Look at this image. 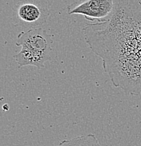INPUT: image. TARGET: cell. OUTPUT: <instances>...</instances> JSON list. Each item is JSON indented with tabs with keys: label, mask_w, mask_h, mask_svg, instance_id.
<instances>
[{
	"label": "cell",
	"mask_w": 141,
	"mask_h": 146,
	"mask_svg": "<svg viewBox=\"0 0 141 146\" xmlns=\"http://www.w3.org/2000/svg\"><path fill=\"white\" fill-rule=\"evenodd\" d=\"M107 19L87 23L86 42L103 61L114 86L141 94V0H114Z\"/></svg>",
	"instance_id": "6da1fadb"
},
{
	"label": "cell",
	"mask_w": 141,
	"mask_h": 146,
	"mask_svg": "<svg viewBox=\"0 0 141 146\" xmlns=\"http://www.w3.org/2000/svg\"><path fill=\"white\" fill-rule=\"evenodd\" d=\"M114 0H76L68 6L69 15H83L91 22L107 19L113 13Z\"/></svg>",
	"instance_id": "277c9868"
},
{
	"label": "cell",
	"mask_w": 141,
	"mask_h": 146,
	"mask_svg": "<svg viewBox=\"0 0 141 146\" xmlns=\"http://www.w3.org/2000/svg\"><path fill=\"white\" fill-rule=\"evenodd\" d=\"M53 39L42 28H31L18 35L16 45L21 50L13 55L19 68L35 66L44 68L47 60L52 59Z\"/></svg>",
	"instance_id": "7a4b0ae2"
},
{
	"label": "cell",
	"mask_w": 141,
	"mask_h": 146,
	"mask_svg": "<svg viewBox=\"0 0 141 146\" xmlns=\"http://www.w3.org/2000/svg\"><path fill=\"white\" fill-rule=\"evenodd\" d=\"M12 10L15 25L30 29L46 23L51 14L45 0H21Z\"/></svg>",
	"instance_id": "3957f363"
},
{
	"label": "cell",
	"mask_w": 141,
	"mask_h": 146,
	"mask_svg": "<svg viewBox=\"0 0 141 146\" xmlns=\"http://www.w3.org/2000/svg\"><path fill=\"white\" fill-rule=\"evenodd\" d=\"M58 146H101L98 138L94 134L90 133L75 137L70 140H64Z\"/></svg>",
	"instance_id": "5b68a950"
}]
</instances>
